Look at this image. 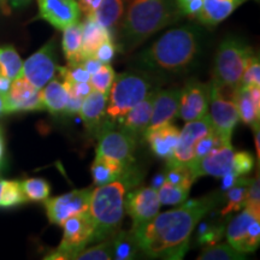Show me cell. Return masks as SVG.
<instances>
[{
    "instance_id": "cell-2",
    "label": "cell",
    "mask_w": 260,
    "mask_h": 260,
    "mask_svg": "<svg viewBox=\"0 0 260 260\" xmlns=\"http://www.w3.org/2000/svg\"><path fill=\"white\" fill-rule=\"evenodd\" d=\"M199 53V31L193 25L174 28L141 52L138 65L149 70L178 73L189 68Z\"/></svg>"
},
{
    "instance_id": "cell-49",
    "label": "cell",
    "mask_w": 260,
    "mask_h": 260,
    "mask_svg": "<svg viewBox=\"0 0 260 260\" xmlns=\"http://www.w3.org/2000/svg\"><path fill=\"white\" fill-rule=\"evenodd\" d=\"M241 177L242 176H239V175H236L235 172L232 171V172H228V174L224 175L220 178H222V184H220V189H222L224 193L228 189H230V188L236 186L237 183H239L240 181H241Z\"/></svg>"
},
{
    "instance_id": "cell-50",
    "label": "cell",
    "mask_w": 260,
    "mask_h": 260,
    "mask_svg": "<svg viewBox=\"0 0 260 260\" xmlns=\"http://www.w3.org/2000/svg\"><path fill=\"white\" fill-rule=\"evenodd\" d=\"M82 67L86 69L88 73L92 75L94 73H96L98 70L100 69V68L103 67V63L100 60H98L95 57H90V58H87V59H84L82 63Z\"/></svg>"
},
{
    "instance_id": "cell-41",
    "label": "cell",
    "mask_w": 260,
    "mask_h": 260,
    "mask_svg": "<svg viewBox=\"0 0 260 260\" xmlns=\"http://www.w3.org/2000/svg\"><path fill=\"white\" fill-rule=\"evenodd\" d=\"M57 70L63 77V82L67 83H79L89 82L90 74L82 67V64L67 65V67H58Z\"/></svg>"
},
{
    "instance_id": "cell-11",
    "label": "cell",
    "mask_w": 260,
    "mask_h": 260,
    "mask_svg": "<svg viewBox=\"0 0 260 260\" xmlns=\"http://www.w3.org/2000/svg\"><path fill=\"white\" fill-rule=\"evenodd\" d=\"M92 189H75L63 195L48 198L44 201L47 218L51 224L63 225L70 217L88 211L89 198Z\"/></svg>"
},
{
    "instance_id": "cell-40",
    "label": "cell",
    "mask_w": 260,
    "mask_h": 260,
    "mask_svg": "<svg viewBox=\"0 0 260 260\" xmlns=\"http://www.w3.org/2000/svg\"><path fill=\"white\" fill-rule=\"evenodd\" d=\"M112 259V242L111 237L103 240L102 243L92 247L84 248L79 254L75 256L74 260H111Z\"/></svg>"
},
{
    "instance_id": "cell-26",
    "label": "cell",
    "mask_w": 260,
    "mask_h": 260,
    "mask_svg": "<svg viewBox=\"0 0 260 260\" xmlns=\"http://www.w3.org/2000/svg\"><path fill=\"white\" fill-rule=\"evenodd\" d=\"M40 96L44 110L52 115H67L69 93L64 82L52 79L44 88L40 89Z\"/></svg>"
},
{
    "instance_id": "cell-48",
    "label": "cell",
    "mask_w": 260,
    "mask_h": 260,
    "mask_svg": "<svg viewBox=\"0 0 260 260\" xmlns=\"http://www.w3.org/2000/svg\"><path fill=\"white\" fill-rule=\"evenodd\" d=\"M65 87H67L68 93L70 96L79 98V99L83 100L88 94L92 92V84L89 82H79V83H67L64 82Z\"/></svg>"
},
{
    "instance_id": "cell-5",
    "label": "cell",
    "mask_w": 260,
    "mask_h": 260,
    "mask_svg": "<svg viewBox=\"0 0 260 260\" xmlns=\"http://www.w3.org/2000/svg\"><path fill=\"white\" fill-rule=\"evenodd\" d=\"M154 90L153 81L146 74L125 71L117 75L107 94L106 118L119 123L126 113Z\"/></svg>"
},
{
    "instance_id": "cell-51",
    "label": "cell",
    "mask_w": 260,
    "mask_h": 260,
    "mask_svg": "<svg viewBox=\"0 0 260 260\" xmlns=\"http://www.w3.org/2000/svg\"><path fill=\"white\" fill-rule=\"evenodd\" d=\"M253 133H254V145H255V149H256V161H260V129H259V124H255L254 126H252Z\"/></svg>"
},
{
    "instance_id": "cell-24",
    "label": "cell",
    "mask_w": 260,
    "mask_h": 260,
    "mask_svg": "<svg viewBox=\"0 0 260 260\" xmlns=\"http://www.w3.org/2000/svg\"><path fill=\"white\" fill-rule=\"evenodd\" d=\"M111 31L92 17H86L82 22V42H81V59L94 57L98 48L104 42L111 40Z\"/></svg>"
},
{
    "instance_id": "cell-36",
    "label": "cell",
    "mask_w": 260,
    "mask_h": 260,
    "mask_svg": "<svg viewBox=\"0 0 260 260\" xmlns=\"http://www.w3.org/2000/svg\"><path fill=\"white\" fill-rule=\"evenodd\" d=\"M157 191L161 205L176 206V205H181L187 200L190 188L184 186H175V184H171L165 181Z\"/></svg>"
},
{
    "instance_id": "cell-44",
    "label": "cell",
    "mask_w": 260,
    "mask_h": 260,
    "mask_svg": "<svg viewBox=\"0 0 260 260\" xmlns=\"http://www.w3.org/2000/svg\"><path fill=\"white\" fill-rule=\"evenodd\" d=\"M245 209L252 212L255 216L260 217V180L259 174L256 177L251 178L248 184V191H247V199Z\"/></svg>"
},
{
    "instance_id": "cell-14",
    "label": "cell",
    "mask_w": 260,
    "mask_h": 260,
    "mask_svg": "<svg viewBox=\"0 0 260 260\" xmlns=\"http://www.w3.org/2000/svg\"><path fill=\"white\" fill-rule=\"evenodd\" d=\"M211 96V83L190 81L180 93L178 116L184 122L204 118L209 112Z\"/></svg>"
},
{
    "instance_id": "cell-1",
    "label": "cell",
    "mask_w": 260,
    "mask_h": 260,
    "mask_svg": "<svg viewBox=\"0 0 260 260\" xmlns=\"http://www.w3.org/2000/svg\"><path fill=\"white\" fill-rule=\"evenodd\" d=\"M217 203V197L186 200L177 209L158 213L138 229L132 230L140 252L152 259H182L198 223Z\"/></svg>"
},
{
    "instance_id": "cell-54",
    "label": "cell",
    "mask_w": 260,
    "mask_h": 260,
    "mask_svg": "<svg viewBox=\"0 0 260 260\" xmlns=\"http://www.w3.org/2000/svg\"><path fill=\"white\" fill-rule=\"evenodd\" d=\"M30 2L31 0H8V4L14 9H22L24 8V6L29 5Z\"/></svg>"
},
{
    "instance_id": "cell-28",
    "label": "cell",
    "mask_w": 260,
    "mask_h": 260,
    "mask_svg": "<svg viewBox=\"0 0 260 260\" xmlns=\"http://www.w3.org/2000/svg\"><path fill=\"white\" fill-rule=\"evenodd\" d=\"M112 242V259L116 260H130L136 258L139 254L140 247L138 240L132 230L123 232L118 230L115 235L111 236Z\"/></svg>"
},
{
    "instance_id": "cell-23",
    "label": "cell",
    "mask_w": 260,
    "mask_h": 260,
    "mask_svg": "<svg viewBox=\"0 0 260 260\" xmlns=\"http://www.w3.org/2000/svg\"><path fill=\"white\" fill-rule=\"evenodd\" d=\"M247 0H203L197 19L207 27H216Z\"/></svg>"
},
{
    "instance_id": "cell-38",
    "label": "cell",
    "mask_w": 260,
    "mask_h": 260,
    "mask_svg": "<svg viewBox=\"0 0 260 260\" xmlns=\"http://www.w3.org/2000/svg\"><path fill=\"white\" fill-rule=\"evenodd\" d=\"M224 233H225V226L222 224L201 222L198 229V242L201 246L214 245L220 241Z\"/></svg>"
},
{
    "instance_id": "cell-47",
    "label": "cell",
    "mask_w": 260,
    "mask_h": 260,
    "mask_svg": "<svg viewBox=\"0 0 260 260\" xmlns=\"http://www.w3.org/2000/svg\"><path fill=\"white\" fill-rule=\"evenodd\" d=\"M181 14L189 18H197L203 6V0H175Z\"/></svg>"
},
{
    "instance_id": "cell-7",
    "label": "cell",
    "mask_w": 260,
    "mask_h": 260,
    "mask_svg": "<svg viewBox=\"0 0 260 260\" xmlns=\"http://www.w3.org/2000/svg\"><path fill=\"white\" fill-rule=\"evenodd\" d=\"M95 157L117 161L125 167H133L135 161V151L138 138L119 126L115 128L113 123H107L98 134Z\"/></svg>"
},
{
    "instance_id": "cell-42",
    "label": "cell",
    "mask_w": 260,
    "mask_h": 260,
    "mask_svg": "<svg viewBox=\"0 0 260 260\" xmlns=\"http://www.w3.org/2000/svg\"><path fill=\"white\" fill-rule=\"evenodd\" d=\"M224 142L225 141H224V140L220 138L217 133H214L212 130L210 134H207L206 136H204L203 139H200L199 142H198L197 146H195L194 161L199 160V159L205 157V155L210 153L213 148L218 147L219 145L224 144ZM193 162H191V164H193Z\"/></svg>"
},
{
    "instance_id": "cell-21",
    "label": "cell",
    "mask_w": 260,
    "mask_h": 260,
    "mask_svg": "<svg viewBox=\"0 0 260 260\" xmlns=\"http://www.w3.org/2000/svg\"><path fill=\"white\" fill-rule=\"evenodd\" d=\"M180 130L172 123L158 126L154 129L146 130L144 138L148 142L152 152L158 158L164 160H170L176 148Z\"/></svg>"
},
{
    "instance_id": "cell-34",
    "label": "cell",
    "mask_w": 260,
    "mask_h": 260,
    "mask_svg": "<svg viewBox=\"0 0 260 260\" xmlns=\"http://www.w3.org/2000/svg\"><path fill=\"white\" fill-rule=\"evenodd\" d=\"M19 186L28 201H42L50 198L51 186L44 178H27L19 182Z\"/></svg>"
},
{
    "instance_id": "cell-56",
    "label": "cell",
    "mask_w": 260,
    "mask_h": 260,
    "mask_svg": "<svg viewBox=\"0 0 260 260\" xmlns=\"http://www.w3.org/2000/svg\"><path fill=\"white\" fill-rule=\"evenodd\" d=\"M0 9L5 15L10 14V6L8 4V0H0Z\"/></svg>"
},
{
    "instance_id": "cell-12",
    "label": "cell",
    "mask_w": 260,
    "mask_h": 260,
    "mask_svg": "<svg viewBox=\"0 0 260 260\" xmlns=\"http://www.w3.org/2000/svg\"><path fill=\"white\" fill-rule=\"evenodd\" d=\"M57 68L56 45L54 40H50L24 61L22 76L38 89H41L53 79Z\"/></svg>"
},
{
    "instance_id": "cell-55",
    "label": "cell",
    "mask_w": 260,
    "mask_h": 260,
    "mask_svg": "<svg viewBox=\"0 0 260 260\" xmlns=\"http://www.w3.org/2000/svg\"><path fill=\"white\" fill-rule=\"evenodd\" d=\"M4 152H5V147H4V139H3L2 130H0V168H2L3 161H4Z\"/></svg>"
},
{
    "instance_id": "cell-33",
    "label": "cell",
    "mask_w": 260,
    "mask_h": 260,
    "mask_svg": "<svg viewBox=\"0 0 260 260\" xmlns=\"http://www.w3.org/2000/svg\"><path fill=\"white\" fill-rule=\"evenodd\" d=\"M245 259V254L236 251L229 242L214 243L205 247L198 260H239Z\"/></svg>"
},
{
    "instance_id": "cell-8",
    "label": "cell",
    "mask_w": 260,
    "mask_h": 260,
    "mask_svg": "<svg viewBox=\"0 0 260 260\" xmlns=\"http://www.w3.org/2000/svg\"><path fill=\"white\" fill-rule=\"evenodd\" d=\"M235 90H224L211 83V96L207 116H209L213 132L217 133L225 142H232L233 132L237 122L240 121L235 102H234Z\"/></svg>"
},
{
    "instance_id": "cell-29",
    "label": "cell",
    "mask_w": 260,
    "mask_h": 260,
    "mask_svg": "<svg viewBox=\"0 0 260 260\" xmlns=\"http://www.w3.org/2000/svg\"><path fill=\"white\" fill-rule=\"evenodd\" d=\"M125 2L126 0H102L90 17L107 29H111L117 25L124 14Z\"/></svg>"
},
{
    "instance_id": "cell-9",
    "label": "cell",
    "mask_w": 260,
    "mask_h": 260,
    "mask_svg": "<svg viewBox=\"0 0 260 260\" xmlns=\"http://www.w3.org/2000/svg\"><path fill=\"white\" fill-rule=\"evenodd\" d=\"M63 239L56 251L61 259H75L82 249L94 242V226L88 211L70 217L63 223Z\"/></svg>"
},
{
    "instance_id": "cell-15",
    "label": "cell",
    "mask_w": 260,
    "mask_h": 260,
    "mask_svg": "<svg viewBox=\"0 0 260 260\" xmlns=\"http://www.w3.org/2000/svg\"><path fill=\"white\" fill-rule=\"evenodd\" d=\"M212 130L209 116L200 119H195V121L186 122L183 128L180 130L176 148H175L174 154L168 162L190 165L194 161L195 146L200 139L210 134Z\"/></svg>"
},
{
    "instance_id": "cell-45",
    "label": "cell",
    "mask_w": 260,
    "mask_h": 260,
    "mask_svg": "<svg viewBox=\"0 0 260 260\" xmlns=\"http://www.w3.org/2000/svg\"><path fill=\"white\" fill-rule=\"evenodd\" d=\"M254 168V157L246 151H240L234 153L233 171L239 176H245Z\"/></svg>"
},
{
    "instance_id": "cell-25",
    "label": "cell",
    "mask_w": 260,
    "mask_h": 260,
    "mask_svg": "<svg viewBox=\"0 0 260 260\" xmlns=\"http://www.w3.org/2000/svg\"><path fill=\"white\" fill-rule=\"evenodd\" d=\"M90 172H92L94 184L103 186V184L110 183V182L128 177L135 171L133 167H125V165L119 164L117 161L95 157L92 168H90Z\"/></svg>"
},
{
    "instance_id": "cell-4",
    "label": "cell",
    "mask_w": 260,
    "mask_h": 260,
    "mask_svg": "<svg viewBox=\"0 0 260 260\" xmlns=\"http://www.w3.org/2000/svg\"><path fill=\"white\" fill-rule=\"evenodd\" d=\"M139 181L134 172L122 180L96 186L92 190L88 212L94 226V241H103L121 230L125 214V195L129 188L136 187Z\"/></svg>"
},
{
    "instance_id": "cell-3",
    "label": "cell",
    "mask_w": 260,
    "mask_h": 260,
    "mask_svg": "<svg viewBox=\"0 0 260 260\" xmlns=\"http://www.w3.org/2000/svg\"><path fill=\"white\" fill-rule=\"evenodd\" d=\"M175 0H132L122 25L121 46L132 51L178 17Z\"/></svg>"
},
{
    "instance_id": "cell-31",
    "label": "cell",
    "mask_w": 260,
    "mask_h": 260,
    "mask_svg": "<svg viewBox=\"0 0 260 260\" xmlns=\"http://www.w3.org/2000/svg\"><path fill=\"white\" fill-rule=\"evenodd\" d=\"M22 67L23 61L14 46L5 45L0 47V75L12 81L22 75Z\"/></svg>"
},
{
    "instance_id": "cell-18",
    "label": "cell",
    "mask_w": 260,
    "mask_h": 260,
    "mask_svg": "<svg viewBox=\"0 0 260 260\" xmlns=\"http://www.w3.org/2000/svg\"><path fill=\"white\" fill-rule=\"evenodd\" d=\"M39 18L58 30H63L69 25L80 21L81 11L77 0H37Z\"/></svg>"
},
{
    "instance_id": "cell-35",
    "label": "cell",
    "mask_w": 260,
    "mask_h": 260,
    "mask_svg": "<svg viewBox=\"0 0 260 260\" xmlns=\"http://www.w3.org/2000/svg\"><path fill=\"white\" fill-rule=\"evenodd\" d=\"M27 201V198L24 197L21 186H19V181L4 180L0 209H12V207L21 206Z\"/></svg>"
},
{
    "instance_id": "cell-20",
    "label": "cell",
    "mask_w": 260,
    "mask_h": 260,
    "mask_svg": "<svg viewBox=\"0 0 260 260\" xmlns=\"http://www.w3.org/2000/svg\"><path fill=\"white\" fill-rule=\"evenodd\" d=\"M180 93L181 89L177 88L155 92L151 121H149L147 130L158 128V126L169 124L175 121V118L178 116V109H180Z\"/></svg>"
},
{
    "instance_id": "cell-39",
    "label": "cell",
    "mask_w": 260,
    "mask_h": 260,
    "mask_svg": "<svg viewBox=\"0 0 260 260\" xmlns=\"http://www.w3.org/2000/svg\"><path fill=\"white\" fill-rule=\"evenodd\" d=\"M116 74L113 68L110 64H103L96 73L90 75L89 83L92 84V88L98 90V92L109 94V90L111 88L113 80H115Z\"/></svg>"
},
{
    "instance_id": "cell-52",
    "label": "cell",
    "mask_w": 260,
    "mask_h": 260,
    "mask_svg": "<svg viewBox=\"0 0 260 260\" xmlns=\"http://www.w3.org/2000/svg\"><path fill=\"white\" fill-rule=\"evenodd\" d=\"M11 82L12 81L4 76V75H0V94H2V95L8 94L10 87H11Z\"/></svg>"
},
{
    "instance_id": "cell-32",
    "label": "cell",
    "mask_w": 260,
    "mask_h": 260,
    "mask_svg": "<svg viewBox=\"0 0 260 260\" xmlns=\"http://www.w3.org/2000/svg\"><path fill=\"white\" fill-rule=\"evenodd\" d=\"M249 181H251V178H246L242 176L241 181H240L236 186L232 187L230 189H228L225 191L228 203L225 206H224L222 212H220L223 217L229 216L230 213L237 212V211L241 210L242 207H245Z\"/></svg>"
},
{
    "instance_id": "cell-17",
    "label": "cell",
    "mask_w": 260,
    "mask_h": 260,
    "mask_svg": "<svg viewBox=\"0 0 260 260\" xmlns=\"http://www.w3.org/2000/svg\"><path fill=\"white\" fill-rule=\"evenodd\" d=\"M5 99V113L41 111L44 110L41 103L40 89L29 83L22 75L12 80L11 87Z\"/></svg>"
},
{
    "instance_id": "cell-27",
    "label": "cell",
    "mask_w": 260,
    "mask_h": 260,
    "mask_svg": "<svg viewBox=\"0 0 260 260\" xmlns=\"http://www.w3.org/2000/svg\"><path fill=\"white\" fill-rule=\"evenodd\" d=\"M81 42H82V23L80 21L63 29L61 48H63V53L68 65L82 63Z\"/></svg>"
},
{
    "instance_id": "cell-43",
    "label": "cell",
    "mask_w": 260,
    "mask_h": 260,
    "mask_svg": "<svg viewBox=\"0 0 260 260\" xmlns=\"http://www.w3.org/2000/svg\"><path fill=\"white\" fill-rule=\"evenodd\" d=\"M252 86H260V63L259 57L253 54L243 71L240 87L248 88Z\"/></svg>"
},
{
    "instance_id": "cell-53",
    "label": "cell",
    "mask_w": 260,
    "mask_h": 260,
    "mask_svg": "<svg viewBox=\"0 0 260 260\" xmlns=\"http://www.w3.org/2000/svg\"><path fill=\"white\" fill-rule=\"evenodd\" d=\"M165 182V175L164 172H160V174H157L155 176L152 178V182H151V188H153V189L158 190L159 188L161 187V184Z\"/></svg>"
},
{
    "instance_id": "cell-30",
    "label": "cell",
    "mask_w": 260,
    "mask_h": 260,
    "mask_svg": "<svg viewBox=\"0 0 260 260\" xmlns=\"http://www.w3.org/2000/svg\"><path fill=\"white\" fill-rule=\"evenodd\" d=\"M234 102H235L237 113H239V118L246 125L254 126L255 124H259L260 115L255 111L248 88L239 87L234 92Z\"/></svg>"
},
{
    "instance_id": "cell-22",
    "label": "cell",
    "mask_w": 260,
    "mask_h": 260,
    "mask_svg": "<svg viewBox=\"0 0 260 260\" xmlns=\"http://www.w3.org/2000/svg\"><path fill=\"white\" fill-rule=\"evenodd\" d=\"M157 90H153L141 100L139 104L133 107L126 115L123 117V119L118 123L122 129L125 132L130 133L134 135L135 138H140L144 136V134L147 130L149 125V121H151L152 116V109H153V100Z\"/></svg>"
},
{
    "instance_id": "cell-19",
    "label": "cell",
    "mask_w": 260,
    "mask_h": 260,
    "mask_svg": "<svg viewBox=\"0 0 260 260\" xmlns=\"http://www.w3.org/2000/svg\"><path fill=\"white\" fill-rule=\"evenodd\" d=\"M106 94L98 92L95 89H93L82 100L79 115L90 135L98 136L100 130L109 123L106 118Z\"/></svg>"
},
{
    "instance_id": "cell-16",
    "label": "cell",
    "mask_w": 260,
    "mask_h": 260,
    "mask_svg": "<svg viewBox=\"0 0 260 260\" xmlns=\"http://www.w3.org/2000/svg\"><path fill=\"white\" fill-rule=\"evenodd\" d=\"M234 153L235 151L232 142H224L218 147L213 148L205 157L190 164L191 174L195 180L203 176L222 177L228 172L233 171Z\"/></svg>"
},
{
    "instance_id": "cell-57",
    "label": "cell",
    "mask_w": 260,
    "mask_h": 260,
    "mask_svg": "<svg viewBox=\"0 0 260 260\" xmlns=\"http://www.w3.org/2000/svg\"><path fill=\"white\" fill-rule=\"evenodd\" d=\"M5 113V99L4 95L0 94V115H4Z\"/></svg>"
},
{
    "instance_id": "cell-10",
    "label": "cell",
    "mask_w": 260,
    "mask_h": 260,
    "mask_svg": "<svg viewBox=\"0 0 260 260\" xmlns=\"http://www.w3.org/2000/svg\"><path fill=\"white\" fill-rule=\"evenodd\" d=\"M228 242L240 253H252L260 243V217L245 209L225 228Z\"/></svg>"
},
{
    "instance_id": "cell-37",
    "label": "cell",
    "mask_w": 260,
    "mask_h": 260,
    "mask_svg": "<svg viewBox=\"0 0 260 260\" xmlns=\"http://www.w3.org/2000/svg\"><path fill=\"white\" fill-rule=\"evenodd\" d=\"M164 175L165 181L171 184H175V186H184L191 188V184L195 182L189 165L170 164V162H168Z\"/></svg>"
},
{
    "instance_id": "cell-13",
    "label": "cell",
    "mask_w": 260,
    "mask_h": 260,
    "mask_svg": "<svg viewBox=\"0 0 260 260\" xmlns=\"http://www.w3.org/2000/svg\"><path fill=\"white\" fill-rule=\"evenodd\" d=\"M125 212L132 217V230L147 223L160 211L158 191L151 187H134L125 195Z\"/></svg>"
},
{
    "instance_id": "cell-6",
    "label": "cell",
    "mask_w": 260,
    "mask_h": 260,
    "mask_svg": "<svg viewBox=\"0 0 260 260\" xmlns=\"http://www.w3.org/2000/svg\"><path fill=\"white\" fill-rule=\"evenodd\" d=\"M251 46L237 38H226L220 42L214 58L213 81L211 83L224 90L240 87L243 71L253 56Z\"/></svg>"
},
{
    "instance_id": "cell-46",
    "label": "cell",
    "mask_w": 260,
    "mask_h": 260,
    "mask_svg": "<svg viewBox=\"0 0 260 260\" xmlns=\"http://www.w3.org/2000/svg\"><path fill=\"white\" fill-rule=\"evenodd\" d=\"M117 50H118V46H117L111 39V40H107L104 42L102 46L98 48L94 57H95L98 60L102 61L103 64H110L113 58H115Z\"/></svg>"
}]
</instances>
